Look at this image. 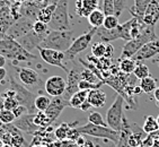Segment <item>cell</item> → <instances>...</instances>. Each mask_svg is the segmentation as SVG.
<instances>
[{
	"label": "cell",
	"instance_id": "29",
	"mask_svg": "<svg viewBox=\"0 0 159 147\" xmlns=\"http://www.w3.org/2000/svg\"><path fill=\"white\" fill-rule=\"evenodd\" d=\"M140 86L143 93L146 94H150V93H153L155 89L157 88V83L156 79L152 78L151 76L147 77V78H143V79L140 80Z\"/></svg>",
	"mask_w": 159,
	"mask_h": 147
},
{
	"label": "cell",
	"instance_id": "18",
	"mask_svg": "<svg viewBox=\"0 0 159 147\" xmlns=\"http://www.w3.org/2000/svg\"><path fill=\"white\" fill-rule=\"evenodd\" d=\"M143 42L140 40V39H132V40L128 41V42L124 44L122 49V53H121V57L120 59H125V58H133V55L138 52L139 50L143 46Z\"/></svg>",
	"mask_w": 159,
	"mask_h": 147
},
{
	"label": "cell",
	"instance_id": "26",
	"mask_svg": "<svg viewBox=\"0 0 159 147\" xmlns=\"http://www.w3.org/2000/svg\"><path fill=\"white\" fill-rule=\"evenodd\" d=\"M142 130H143L147 135H150V134H153V132L158 131L159 125H158V121H157V118H153L152 116H146Z\"/></svg>",
	"mask_w": 159,
	"mask_h": 147
},
{
	"label": "cell",
	"instance_id": "5",
	"mask_svg": "<svg viewBox=\"0 0 159 147\" xmlns=\"http://www.w3.org/2000/svg\"><path fill=\"white\" fill-rule=\"evenodd\" d=\"M52 31H70V18L68 12V0H59L53 12L52 19L49 23Z\"/></svg>",
	"mask_w": 159,
	"mask_h": 147
},
{
	"label": "cell",
	"instance_id": "33",
	"mask_svg": "<svg viewBox=\"0 0 159 147\" xmlns=\"http://www.w3.org/2000/svg\"><path fill=\"white\" fill-rule=\"evenodd\" d=\"M105 51H106V43L97 41L92 45V55L97 59L104 58Z\"/></svg>",
	"mask_w": 159,
	"mask_h": 147
},
{
	"label": "cell",
	"instance_id": "60",
	"mask_svg": "<svg viewBox=\"0 0 159 147\" xmlns=\"http://www.w3.org/2000/svg\"><path fill=\"white\" fill-rule=\"evenodd\" d=\"M157 121H158V125H159V116H157Z\"/></svg>",
	"mask_w": 159,
	"mask_h": 147
},
{
	"label": "cell",
	"instance_id": "6",
	"mask_svg": "<svg viewBox=\"0 0 159 147\" xmlns=\"http://www.w3.org/2000/svg\"><path fill=\"white\" fill-rule=\"evenodd\" d=\"M123 105H124V98L121 94H117L113 104L111 105L106 112V120L105 121H106L107 126L119 132L121 131L122 121L124 118Z\"/></svg>",
	"mask_w": 159,
	"mask_h": 147
},
{
	"label": "cell",
	"instance_id": "16",
	"mask_svg": "<svg viewBox=\"0 0 159 147\" xmlns=\"http://www.w3.org/2000/svg\"><path fill=\"white\" fill-rule=\"evenodd\" d=\"M95 35L97 36L98 42L103 43H111L115 40H122V31H121L120 25L114 30H106L103 26H101L97 28Z\"/></svg>",
	"mask_w": 159,
	"mask_h": 147
},
{
	"label": "cell",
	"instance_id": "2",
	"mask_svg": "<svg viewBox=\"0 0 159 147\" xmlns=\"http://www.w3.org/2000/svg\"><path fill=\"white\" fill-rule=\"evenodd\" d=\"M74 40V31L71 30L70 31H52L51 30L40 46L66 52L70 48Z\"/></svg>",
	"mask_w": 159,
	"mask_h": 147
},
{
	"label": "cell",
	"instance_id": "19",
	"mask_svg": "<svg viewBox=\"0 0 159 147\" xmlns=\"http://www.w3.org/2000/svg\"><path fill=\"white\" fill-rule=\"evenodd\" d=\"M98 0H77L76 12L81 17H88L93 10L97 9Z\"/></svg>",
	"mask_w": 159,
	"mask_h": 147
},
{
	"label": "cell",
	"instance_id": "12",
	"mask_svg": "<svg viewBox=\"0 0 159 147\" xmlns=\"http://www.w3.org/2000/svg\"><path fill=\"white\" fill-rule=\"evenodd\" d=\"M159 53V37H157L156 40L148 42L147 44H144L138 52L133 55V60L137 62H142L144 60L153 58L155 55Z\"/></svg>",
	"mask_w": 159,
	"mask_h": 147
},
{
	"label": "cell",
	"instance_id": "53",
	"mask_svg": "<svg viewBox=\"0 0 159 147\" xmlns=\"http://www.w3.org/2000/svg\"><path fill=\"white\" fill-rule=\"evenodd\" d=\"M5 134H6V130H5L3 128H0V139L3 137V135H5Z\"/></svg>",
	"mask_w": 159,
	"mask_h": 147
},
{
	"label": "cell",
	"instance_id": "40",
	"mask_svg": "<svg viewBox=\"0 0 159 147\" xmlns=\"http://www.w3.org/2000/svg\"><path fill=\"white\" fill-rule=\"evenodd\" d=\"M114 2V15L119 17L126 6V0H113Z\"/></svg>",
	"mask_w": 159,
	"mask_h": 147
},
{
	"label": "cell",
	"instance_id": "25",
	"mask_svg": "<svg viewBox=\"0 0 159 147\" xmlns=\"http://www.w3.org/2000/svg\"><path fill=\"white\" fill-rule=\"evenodd\" d=\"M150 1L151 0H134V6H133V8L130 9V12L134 17L142 18L146 10H147V7L149 6Z\"/></svg>",
	"mask_w": 159,
	"mask_h": 147
},
{
	"label": "cell",
	"instance_id": "11",
	"mask_svg": "<svg viewBox=\"0 0 159 147\" xmlns=\"http://www.w3.org/2000/svg\"><path fill=\"white\" fill-rule=\"evenodd\" d=\"M17 75L20 83L25 87H40L42 84L41 77L36 70L28 67H18Z\"/></svg>",
	"mask_w": 159,
	"mask_h": 147
},
{
	"label": "cell",
	"instance_id": "58",
	"mask_svg": "<svg viewBox=\"0 0 159 147\" xmlns=\"http://www.w3.org/2000/svg\"><path fill=\"white\" fill-rule=\"evenodd\" d=\"M156 1V3H157V6H158V8H159V0H155Z\"/></svg>",
	"mask_w": 159,
	"mask_h": 147
},
{
	"label": "cell",
	"instance_id": "24",
	"mask_svg": "<svg viewBox=\"0 0 159 147\" xmlns=\"http://www.w3.org/2000/svg\"><path fill=\"white\" fill-rule=\"evenodd\" d=\"M87 18H88L89 24L92 25V27L98 28V27H101V26H103V24H104L105 14L103 12V10L95 9L89 14V16Z\"/></svg>",
	"mask_w": 159,
	"mask_h": 147
},
{
	"label": "cell",
	"instance_id": "44",
	"mask_svg": "<svg viewBox=\"0 0 159 147\" xmlns=\"http://www.w3.org/2000/svg\"><path fill=\"white\" fill-rule=\"evenodd\" d=\"M114 55V48L111 43H106V51H105V55L104 58L106 59H112Z\"/></svg>",
	"mask_w": 159,
	"mask_h": 147
},
{
	"label": "cell",
	"instance_id": "42",
	"mask_svg": "<svg viewBox=\"0 0 159 147\" xmlns=\"http://www.w3.org/2000/svg\"><path fill=\"white\" fill-rule=\"evenodd\" d=\"M3 100H5V109H6V110L12 111L17 105H19L17 100H16L14 96H11V97H6V98H3Z\"/></svg>",
	"mask_w": 159,
	"mask_h": 147
},
{
	"label": "cell",
	"instance_id": "8",
	"mask_svg": "<svg viewBox=\"0 0 159 147\" xmlns=\"http://www.w3.org/2000/svg\"><path fill=\"white\" fill-rule=\"evenodd\" d=\"M37 50H39V52H40V57L42 58V60L44 62L51 64V66H55V67H58V68H61L62 70L66 71L67 74L70 71L63 64L64 52L57 51V50H53V49L41 48V46H39Z\"/></svg>",
	"mask_w": 159,
	"mask_h": 147
},
{
	"label": "cell",
	"instance_id": "57",
	"mask_svg": "<svg viewBox=\"0 0 159 147\" xmlns=\"http://www.w3.org/2000/svg\"><path fill=\"white\" fill-rule=\"evenodd\" d=\"M139 147H150V146H147V145H143V144H142V145H140Z\"/></svg>",
	"mask_w": 159,
	"mask_h": 147
},
{
	"label": "cell",
	"instance_id": "1",
	"mask_svg": "<svg viewBox=\"0 0 159 147\" xmlns=\"http://www.w3.org/2000/svg\"><path fill=\"white\" fill-rule=\"evenodd\" d=\"M0 55L10 59L12 61H26L35 59L33 53L28 52L18 43V41L10 37L6 33L0 34Z\"/></svg>",
	"mask_w": 159,
	"mask_h": 147
},
{
	"label": "cell",
	"instance_id": "34",
	"mask_svg": "<svg viewBox=\"0 0 159 147\" xmlns=\"http://www.w3.org/2000/svg\"><path fill=\"white\" fill-rule=\"evenodd\" d=\"M80 75H81V79L90 82V83H99V82H102V80H99L97 75H96L92 69H89V68L85 67V69L80 73Z\"/></svg>",
	"mask_w": 159,
	"mask_h": 147
},
{
	"label": "cell",
	"instance_id": "54",
	"mask_svg": "<svg viewBox=\"0 0 159 147\" xmlns=\"http://www.w3.org/2000/svg\"><path fill=\"white\" fill-rule=\"evenodd\" d=\"M30 147H48V146L43 144H35V145H30Z\"/></svg>",
	"mask_w": 159,
	"mask_h": 147
},
{
	"label": "cell",
	"instance_id": "14",
	"mask_svg": "<svg viewBox=\"0 0 159 147\" xmlns=\"http://www.w3.org/2000/svg\"><path fill=\"white\" fill-rule=\"evenodd\" d=\"M66 107H69V104H68V100H66L63 96L52 97L49 107H48L45 111V113H46V116H49L50 121L52 123L54 122L55 120L60 116V114L62 113V111L64 110Z\"/></svg>",
	"mask_w": 159,
	"mask_h": 147
},
{
	"label": "cell",
	"instance_id": "47",
	"mask_svg": "<svg viewBox=\"0 0 159 147\" xmlns=\"http://www.w3.org/2000/svg\"><path fill=\"white\" fill-rule=\"evenodd\" d=\"M141 93H143V91H142V88H141V86H140V85L134 86V87H133V94H135V95H140Z\"/></svg>",
	"mask_w": 159,
	"mask_h": 147
},
{
	"label": "cell",
	"instance_id": "52",
	"mask_svg": "<svg viewBox=\"0 0 159 147\" xmlns=\"http://www.w3.org/2000/svg\"><path fill=\"white\" fill-rule=\"evenodd\" d=\"M5 110V100L2 97H0V111Z\"/></svg>",
	"mask_w": 159,
	"mask_h": 147
},
{
	"label": "cell",
	"instance_id": "39",
	"mask_svg": "<svg viewBox=\"0 0 159 147\" xmlns=\"http://www.w3.org/2000/svg\"><path fill=\"white\" fill-rule=\"evenodd\" d=\"M49 25L45 24V23H43V21H34V25H33V31L37 34H48L50 32L49 30Z\"/></svg>",
	"mask_w": 159,
	"mask_h": 147
},
{
	"label": "cell",
	"instance_id": "37",
	"mask_svg": "<svg viewBox=\"0 0 159 147\" xmlns=\"http://www.w3.org/2000/svg\"><path fill=\"white\" fill-rule=\"evenodd\" d=\"M88 122L93 123V125H97V126L107 127L106 121L103 119L102 114L98 113V112H92V113H89V116H88Z\"/></svg>",
	"mask_w": 159,
	"mask_h": 147
},
{
	"label": "cell",
	"instance_id": "21",
	"mask_svg": "<svg viewBox=\"0 0 159 147\" xmlns=\"http://www.w3.org/2000/svg\"><path fill=\"white\" fill-rule=\"evenodd\" d=\"M106 94L101 88L88 91L87 101L89 102V104L93 107H103L106 103Z\"/></svg>",
	"mask_w": 159,
	"mask_h": 147
},
{
	"label": "cell",
	"instance_id": "51",
	"mask_svg": "<svg viewBox=\"0 0 159 147\" xmlns=\"http://www.w3.org/2000/svg\"><path fill=\"white\" fill-rule=\"evenodd\" d=\"M153 96H155V100L157 101V103L159 104V87H157L153 92Z\"/></svg>",
	"mask_w": 159,
	"mask_h": 147
},
{
	"label": "cell",
	"instance_id": "4",
	"mask_svg": "<svg viewBox=\"0 0 159 147\" xmlns=\"http://www.w3.org/2000/svg\"><path fill=\"white\" fill-rule=\"evenodd\" d=\"M9 88H11L15 92V98L17 100L19 105H23L27 109L28 113H36L35 112V94L32 93L30 89H27L23 84H19L14 77L10 75L9 76Z\"/></svg>",
	"mask_w": 159,
	"mask_h": 147
},
{
	"label": "cell",
	"instance_id": "20",
	"mask_svg": "<svg viewBox=\"0 0 159 147\" xmlns=\"http://www.w3.org/2000/svg\"><path fill=\"white\" fill-rule=\"evenodd\" d=\"M15 21L16 19L9 7L6 5L0 6V27L2 28L3 33H6Z\"/></svg>",
	"mask_w": 159,
	"mask_h": 147
},
{
	"label": "cell",
	"instance_id": "27",
	"mask_svg": "<svg viewBox=\"0 0 159 147\" xmlns=\"http://www.w3.org/2000/svg\"><path fill=\"white\" fill-rule=\"evenodd\" d=\"M135 67H137V61H134L132 58L120 59L119 68L123 74H125V75L132 74L134 71Z\"/></svg>",
	"mask_w": 159,
	"mask_h": 147
},
{
	"label": "cell",
	"instance_id": "46",
	"mask_svg": "<svg viewBox=\"0 0 159 147\" xmlns=\"http://www.w3.org/2000/svg\"><path fill=\"white\" fill-rule=\"evenodd\" d=\"M6 77H7V70H6V68H5V67L0 68V83H1V82H3Z\"/></svg>",
	"mask_w": 159,
	"mask_h": 147
},
{
	"label": "cell",
	"instance_id": "36",
	"mask_svg": "<svg viewBox=\"0 0 159 147\" xmlns=\"http://www.w3.org/2000/svg\"><path fill=\"white\" fill-rule=\"evenodd\" d=\"M119 17H116L115 15H110L105 16V21L103 24V27L106 30H114L119 26Z\"/></svg>",
	"mask_w": 159,
	"mask_h": 147
},
{
	"label": "cell",
	"instance_id": "59",
	"mask_svg": "<svg viewBox=\"0 0 159 147\" xmlns=\"http://www.w3.org/2000/svg\"><path fill=\"white\" fill-rule=\"evenodd\" d=\"M2 147H11V146H10V145H3Z\"/></svg>",
	"mask_w": 159,
	"mask_h": 147
},
{
	"label": "cell",
	"instance_id": "23",
	"mask_svg": "<svg viewBox=\"0 0 159 147\" xmlns=\"http://www.w3.org/2000/svg\"><path fill=\"white\" fill-rule=\"evenodd\" d=\"M87 96H88L87 91H78L69 98L68 104H69V107H74V109H80L81 105L87 101Z\"/></svg>",
	"mask_w": 159,
	"mask_h": 147
},
{
	"label": "cell",
	"instance_id": "61",
	"mask_svg": "<svg viewBox=\"0 0 159 147\" xmlns=\"http://www.w3.org/2000/svg\"><path fill=\"white\" fill-rule=\"evenodd\" d=\"M53 1H54V2H58V1H59V0H53Z\"/></svg>",
	"mask_w": 159,
	"mask_h": 147
},
{
	"label": "cell",
	"instance_id": "35",
	"mask_svg": "<svg viewBox=\"0 0 159 147\" xmlns=\"http://www.w3.org/2000/svg\"><path fill=\"white\" fill-rule=\"evenodd\" d=\"M104 85V82H99V83H90V82H87V80H80L79 85H78V88L79 91H92V89H97L101 88V86Z\"/></svg>",
	"mask_w": 159,
	"mask_h": 147
},
{
	"label": "cell",
	"instance_id": "38",
	"mask_svg": "<svg viewBox=\"0 0 159 147\" xmlns=\"http://www.w3.org/2000/svg\"><path fill=\"white\" fill-rule=\"evenodd\" d=\"M0 120L2 121L5 125H8V123H12L16 120V116L14 114L11 110H2L0 111Z\"/></svg>",
	"mask_w": 159,
	"mask_h": 147
},
{
	"label": "cell",
	"instance_id": "10",
	"mask_svg": "<svg viewBox=\"0 0 159 147\" xmlns=\"http://www.w3.org/2000/svg\"><path fill=\"white\" fill-rule=\"evenodd\" d=\"M33 25L34 21L32 19L27 18V17H21L10 26V28L6 32V34L15 40H18L33 30Z\"/></svg>",
	"mask_w": 159,
	"mask_h": 147
},
{
	"label": "cell",
	"instance_id": "50",
	"mask_svg": "<svg viewBox=\"0 0 159 147\" xmlns=\"http://www.w3.org/2000/svg\"><path fill=\"white\" fill-rule=\"evenodd\" d=\"M80 147H95V145H94V143L90 140H86L85 144H83Z\"/></svg>",
	"mask_w": 159,
	"mask_h": 147
},
{
	"label": "cell",
	"instance_id": "49",
	"mask_svg": "<svg viewBox=\"0 0 159 147\" xmlns=\"http://www.w3.org/2000/svg\"><path fill=\"white\" fill-rule=\"evenodd\" d=\"M6 66V57H3L2 55H0V68H2Z\"/></svg>",
	"mask_w": 159,
	"mask_h": 147
},
{
	"label": "cell",
	"instance_id": "55",
	"mask_svg": "<svg viewBox=\"0 0 159 147\" xmlns=\"http://www.w3.org/2000/svg\"><path fill=\"white\" fill-rule=\"evenodd\" d=\"M3 125H5V123H3L2 121H1V120H0V128H2V127H3Z\"/></svg>",
	"mask_w": 159,
	"mask_h": 147
},
{
	"label": "cell",
	"instance_id": "17",
	"mask_svg": "<svg viewBox=\"0 0 159 147\" xmlns=\"http://www.w3.org/2000/svg\"><path fill=\"white\" fill-rule=\"evenodd\" d=\"M81 80V75H80V71H77L76 69H72L68 73V79H67V88H66V92L63 94V97L66 100L69 101V98L79 91L78 88V85H79V82Z\"/></svg>",
	"mask_w": 159,
	"mask_h": 147
},
{
	"label": "cell",
	"instance_id": "30",
	"mask_svg": "<svg viewBox=\"0 0 159 147\" xmlns=\"http://www.w3.org/2000/svg\"><path fill=\"white\" fill-rule=\"evenodd\" d=\"M50 103H51V98L43 94L37 95L35 101H34V105H35L36 111H43V112H45L46 109L49 107Z\"/></svg>",
	"mask_w": 159,
	"mask_h": 147
},
{
	"label": "cell",
	"instance_id": "7",
	"mask_svg": "<svg viewBox=\"0 0 159 147\" xmlns=\"http://www.w3.org/2000/svg\"><path fill=\"white\" fill-rule=\"evenodd\" d=\"M96 31H97V28L92 27L87 33L76 37L74 40V42L71 43L70 48L64 52V59H67V60H74L77 55H79L80 52L85 51L89 46L90 42H92L93 37L95 36Z\"/></svg>",
	"mask_w": 159,
	"mask_h": 147
},
{
	"label": "cell",
	"instance_id": "15",
	"mask_svg": "<svg viewBox=\"0 0 159 147\" xmlns=\"http://www.w3.org/2000/svg\"><path fill=\"white\" fill-rule=\"evenodd\" d=\"M34 114L35 113H26L24 116H21L20 118L16 119L12 125L20 130L23 132H26V134H31V135H35V132L39 131L41 128H39L37 126H35L33 119H34Z\"/></svg>",
	"mask_w": 159,
	"mask_h": 147
},
{
	"label": "cell",
	"instance_id": "45",
	"mask_svg": "<svg viewBox=\"0 0 159 147\" xmlns=\"http://www.w3.org/2000/svg\"><path fill=\"white\" fill-rule=\"evenodd\" d=\"M1 140H2V143L5 145H10V146H11V135H10L9 132L6 131V134L1 138Z\"/></svg>",
	"mask_w": 159,
	"mask_h": 147
},
{
	"label": "cell",
	"instance_id": "13",
	"mask_svg": "<svg viewBox=\"0 0 159 147\" xmlns=\"http://www.w3.org/2000/svg\"><path fill=\"white\" fill-rule=\"evenodd\" d=\"M48 34H46V35H48ZM46 35L45 34H37L32 30L30 33H27L23 37L18 39L17 41H18V43L25 50H27L28 52L32 53V51H33L34 49H37V48L41 45V43L44 41Z\"/></svg>",
	"mask_w": 159,
	"mask_h": 147
},
{
	"label": "cell",
	"instance_id": "28",
	"mask_svg": "<svg viewBox=\"0 0 159 147\" xmlns=\"http://www.w3.org/2000/svg\"><path fill=\"white\" fill-rule=\"evenodd\" d=\"M35 126H37L39 128H48L52 125V122L50 121L49 116H46L45 112L43 111H37L36 113L34 114V119H33Z\"/></svg>",
	"mask_w": 159,
	"mask_h": 147
},
{
	"label": "cell",
	"instance_id": "3",
	"mask_svg": "<svg viewBox=\"0 0 159 147\" xmlns=\"http://www.w3.org/2000/svg\"><path fill=\"white\" fill-rule=\"evenodd\" d=\"M78 131L81 135L89 136V137H95V138H102V139H106L115 145L119 144L120 141V132L116 130H113L110 127L104 126H97V125H93L90 122H87L86 125L81 127H78Z\"/></svg>",
	"mask_w": 159,
	"mask_h": 147
},
{
	"label": "cell",
	"instance_id": "48",
	"mask_svg": "<svg viewBox=\"0 0 159 147\" xmlns=\"http://www.w3.org/2000/svg\"><path fill=\"white\" fill-rule=\"evenodd\" d=\"M92 107V105L89 104V102L88 101H86L85 103H84L83 105H81V107H80V110L84 111V112H86V111H88L89 110V107Z\"/></svg>",
	"mask_w": 159,
	"mask_h": 147
},
{
	"label": "cell",
	"instance_id": "41",
	"mask_svg": "<svg viewBox=\"0 0 159 147\" xmlns=\"http://www.w3.org/2000/svg\"><path fill=\"white\" fill-rule=\"evenodd\" d=\"M103 12L105 16L114 15V2L113 0H103Z\"/></svg>",
	"mask_w": 159,
	"mask_h": 147
},
{
	"label": "cell",
	"instance_id": "56",
	"mask_svg": "<svg viewBox=\"0 0 159 147\" xmlns=\"http://www.w3.org/2000/svg\"><path fill=\"white\" fill-rule=\"evenodd\" d=\"M3 145H5V144H3V143H2V140H1V139H0V147H2Z\"/></svg>",
	"mask_w": 159,
	"mask_h": 147
},
{
	"label": "cell",
	"instance_id": "22",
	"mask_svg": "<svg viewBox=\"0 0 159 147\" xmlns=\"http://www.w3.org/2000/svg\"><path fill=\"white\" fill-rule=\"evenodd\" d=\"M55 7H57V2L52 1L50 5L41 8L39 14H37V21H43V23H45V24L49 25V23L51 21V19H52V16H53V12H54V10H55Z\"/></svg>",
	"mask_w": 159,
	"mask_h": 147
},
{
	"label": "cell",
	"instance_id": "43",
	"mask_svg": "<svg viewBox=\"0 0 159 147\" xmlns=\"http://www.w3.org/2000/svg\"><path fill=\"white\" fill-rule=\"evenodd\" d=\"M12 112H14V114H15L16 119H18V118H20L21 116L28 113L27 109H26L25 107H23V105H17V107L12 110Z\"/></svg>",
	"mask_w": 159,
	"mask_h": 147
},
{
	"label": "cell",
	"instance_id": "9",
	"mask_svg": "<svg viewBox=\"0 0 159 147\" xmlns=\"http://www.w3.org/2000/svg\"><path fill=\"white\" fill-rule=\"evenodd\" d=\"M66 88H67V80L59 75L49 77L44 83V89H45L46 94L51 97L63 96Z\"/></svg>",
	"mask_w": 159,
	"mask_h": 147
},
{
	"label": "cell",
	"instance_id": "31",
	"mask_svg": "<svg viewBox=\"0 0 159 147\" xmlns=\"http://www.w3.org/2000/svg\"><path fill=\"white\" fill-rule=\"evenodd\" d=\"M70 129L71 126L66 122L61 123L59 127H57L54 130V136L57 138V140H66V139H68V135H69Z\"/></svg>",
	"mask_w": 159,
	"mask_h": 147
},
{
	"label": "cell",
	"instance_id": "32",
	"mask_svg": "<svg viewBox=\"0 0 159 147\" xmlns=\"http://www.w3.org/2000/svg\"><path fill=\"white\" fill-rule=\"evenodd\" d=\"M133 74H134L135 78L140 80L150 76L149 68H148V66H146L143 62H137V67H135Z\"/></svg>",
	"mask_w": 159,
	"mask_h": 147
}]
</instances>
